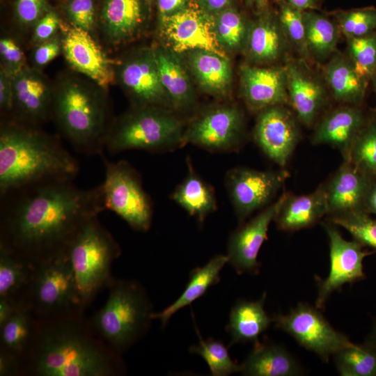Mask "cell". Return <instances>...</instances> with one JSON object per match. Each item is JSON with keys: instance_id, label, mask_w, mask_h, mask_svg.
Masks as SVG:
<instances>
[{"instance_id": "4dcf8cb0", "label": "cell", "mask_w": 376, "mask_h": 376, "mask_svg": "<svg viewBox=\"0 0 376 376\" xmlns=\"http://www.w3.org/2000/svg\"><path fill=\"white\" fill-rule=\"evenodd\" d=\"M189 63L203 89L215 95H224L230 86L232 70L226 56L207 50H194Z\"/></svg>"}, {"instance_id": "f5cc1de1", "label": "cell", "mask_w": 376, "mask_h": 376, "mask_svg": "<svg viewBox=\"0 0 376 376\" xmlns=\"http://www.w3.org/2000/svg\"><path fill=\"white\" fill-rule=\"evenodd\" d=\"M157 3L160 22L188 6V0H157Z\"/></svg>"}, {"instance_id": "1f68e13d", "label": "cell", "mask_w": 376, "mask_h": 376, "mask_svg": "<svg viewBox=\"0 0 376 376\" xmlns=\"http://www.w3.org/2000/svg\"><path fill=\"white\" fill-rule=\"evenodd\" d=\"M162 87L171 105L178 109L189 107L193 93L187 74L178 58L170 51L153 50Z\"/></svg>"}, {"instance_id": "9f6ffc18", "label": "cell", "mask_w": 376, "mask_h": 376, "mask_svg": "<svg viewBox=\"0 0 376 376\" xmlns=\"http://www.w3.org/2000/svg\"><path fill=\"white\" fill-rule=\"evenodd\" d=\"M365 212L376 214V178L368 191L365 203Z\"/></svg>"}, {"instance_id": "5bb4252c", "label": "cell", "mask_w": 376, "mask_h": 376, "mask_svg": "<svg viewBox=\"0 0 376 376\" xmlns=\"http://www.w3.org/2000/svg\"><path fill=\"white\" fill-rule=\"evenodd\" d=\"M329 241L330 269L328 276L318 283L316 307L322 308L329 295L344 284L364 278L363 260L373 252L362 249L356 240L343 238L338 230L330 224H324Z\"/></svg>"}, {"instance_id": "603a6c76", "label": "cell", "mask_w": 376, "mask_h": 376, "mask_svg": "<svg viewBox=\"0 0 376 376\" xmlns=\"http://www.w3.org/2000/svg\"><path fill=\"white\" fill-rule=\"evenodd\" d=\"M364 115L356 107L338 108L318 124L313 136L315 144H329L337 148L347 159L357 139L366 126Z\"/></svg>"}, {"instance_id": "f907efd6", "label": "cell", "mask_w": 376, "mask_h": 376, "mask_svg": "<svg viewBox=\"0 0 376 376\" xmlns=\"http://www.w3.org/2000/svg\"><path fill=\"white\" fill-rule=\"evenodd\" d=\"M14 93L12 77L1 68L0 71V109L3 114L13 118Z\"/></svg>"}, {"instance_id": "f6af8a7d", "label": "cell", "mask_w": 376, "mask_h": 376, "mask_svg": "<svg viewBox=\"0 0 376 376\" xmlns=\"http://www.w3.org/2000/svg\"><path fill=\"white\" fill-rule=\"evenodd\" d=\"M66 12L72 26L90 32L95 23L94 0H70Z\"/></svg>"}, {"instance_id": "8992f818", "label": "cell", "mask_w": 376, "mask_h": 376, "mask_svg": "<svg viewBox=\"0 0 376 376\" xmlns=\"http://www.w3.org/2000/svg\"><path fill=\"white\" fill-rule=\"evenodd\" d=\"M182 122L161 106L134 107L111 123L105 149L110 154L128 150L169 152L182 147Z\"/></svg>"}, {"instance_id": "7c38bea8", "label": "cell", "mask_w": 376, "mask_h": 376, "mask_svg": "<svg viewBox=\"0 0 376 376\" xmlns=\"http://www.w3.org/2000/svg\"><path fill=\"white\" fill-rule=\"evenodd\" d=\"M243 118L238 109L217 106L206 109L185 130L184 141L214 152L237 150L242 141Z\"/></svg>"}, {"instance_id": "60d3db41", "label": "cell", "mask_w": 376, "mask_h": 376, "mask_svg": "<svg viewBox=\"0 0 376 376\" xmlns=\"http://www.w3.org/2000/svg\"><path fill=\"white\" fill-rule=\"evenodd\" d=\"M340 31L347 38L362 37L376 30V8L367 7L335 14Z\"/></svg>"}, {"instance_id": "681fc988", "label": "cell", "mask_w": 376, "mask_h": 376, "mask_svg": "<svg viewBox=\"0 0 376 376\" xmlns=\"http://www.w3.org/2000/svg\"><path fill=\"white\" fill-rule=\"evenodd\" d=\"M62 52L61 38L55 36L38 45L33 52V60L38 67H43L54 60Z\"/></svg>"}, {"instance_id": "3957f363", "label": "cell", "mask_w": 376, "mask_h": 376, "mask_svg": "<svg viewBox=\"0 0 376 376\" xmlns=\"http://www.w3.org/2000/svg\"><path fill=\"white\" fill-rule=\"evenodd\" d=\"M79 166L60 141L36 125L3 122L0 130V195L26 187L74 180Z\"/></svg>"}, {"instance_id": "d6986e66", "label": "cell", "mask_w": 376, "mask_h": 376, "mask_svg": "<svg viewBox=\"0 0 376 376\" xmlns=\"http://www.w3.org/2000/svg\"><path fill=\"white\" fill-rule=\"evenodd\" d=\"M376 178L350 160H344L324 185L329 217L365 212L366 200Z\"/></svg>"}, {"instance_id": "7a4b0ae2", "label": "cell", "mask_w": 376, "mask_h": 376, "mask_svg": "<svg viewBox=\"0 0 376 376\" xmlns=\"http://www.w3.org/2000/svg\"><path fill=\"white\" fill-rule=\"evenodd\" d=\"M120 354L94 331L84 313L38 320L19 376H120Z\"/></svg>"}, {"instance_id": "680465c9", "label": "cell", "mask_w": 376, "mask_h": 376, "mask_svg": "<svg viewBox=\"0 0 376 376\" xmlns=\"http://www.w3.org/2000/svg\"><path fill=\"white\" fill-rule=\"evenodd\" d=\"M249 4L256 8L258 10L265 12L267 7V0H246Z\"/></svg>"}, {"instance_id": "c3c4849f", "label": "cell", "mask_w": 376, "mask_h": 376, "mask_svg": "<svg viewBox=\"0 0 376 376\" xmlns=\"http://www.w3.org/2000/svg\"><path fill=\"white\" fill-rule=\"evenodd\" d=\"M61 26L60 19L53 10H49L35 24L33 40L37 45L46 42L56 36Z\"/></svg>"}, {"instance_id": "8d00e7d4", "label": "cell", "mask_w": 376, "mask_h": 376, "mask_svg": "<svg viewBox=\"0 0 376 376\" xmlns=\"http://www.w3.org/2000/svg\"><path fill=\"white\" fill-rule=\"evenodd\" d=\"M338 372L343 376L376 375V348L352 344L333 355Z\"/></svg>"}, {"instance_id": "9c48e42d", "label": "cell", "mask_w": 376, "mask_h": 376, "mask_svg": "<svg viewBox=\"0 0 376 376\" xmlns=\"http://www.w3.org/2000/svg\"><path fill=\"white\" fill-rule=\"evenodd\" d=\"M105 175L101 184L106 209L115 212L132 228L147 231L152 224V205L136 170L126 161L103 157Z\"/></svg>"}, {"instance_id": "6f0895ef", "label": "cell", "mask_w": 376, "mask_h": 376, "mask_svg": "<svg viewBox=\"0 0 376 376\" xmlns=\"http://www.w3.org/2000/svg\"><path fill=\"white\" fill-rule=\"evenodd\" d=\"M292 7L301 11L309 10L315 8L318 0H284Z\"/></svg>"}, {"instance_id": "bcb514c9", "label": "cell", "mask_w": 376, "mask_h": 376, "mask_svg": "<svg viewBox=\"0 0 376 376\" xmlns=\"http://www.w3.org/2000/svg\"><path fill=\"white\" fill-rule=\"evenodd\" d=\"M1 68L11 77L22 70L25 66V57L19 45L11 38L0 40Z\"/></svg>"}, {"instance_id": "836d02e7", "label": "cell", "mask_w": 376, "mask_h": 376, "mask_svg": "<svg viewBox=\"0 0 376 376\" xmlns=\"http://www.w3.org/2000/svg\"><path fill=\"white\" fill-rule=\"evenodd\" d=\"M36 322L29 307L20 301L15 313L0 326V350L18 357L21 364L31 343Z\"/></svg>"}, {"instance_id": "f546056e", "label": "cell", "mask_w": 376, "mask_h": 376, "mask_svg": "<svg viewBox=\"0 0 376 376\" xmlns=\"http://www.w3.org/2000/svg\"><path fill=\"white\" fill-rule=\"evenodd\" d=\"M189 172L171 194V198L190 216L203 222L217 209L213 187L194 171L189 162Z\"/></svg>"}, {"instance_id": "d6a6232c", "label": "cell", "mask_w": 376, "mask_h": 376, "mask_svg": "<svg viewBox=\"0 0 376 376\" xmlns=\"http://www.w3.org/2000/svg\"><path fill=\"white\" fill-rule=\"evenodd\" d=\"M324 77L337 100L357 104L363 99L367 81L359 75L348 58L333 56L324 68Z\"/></svg>"}, {"instance_id": "83f0119b", "label": "cell", "mask_w": 376, "mask_h": 376, "mask_svg": "<svg viewBox=\"0 0 376 376\" xmlns=\"http://www.w3.org/2000/svg\"><path fill=\"white\" fill-rule=\"evenodd\" d=\"M266 294L255 301H238L232 308L226 327L231 340L230 345L237 343L259 342V336L273 322L264 309Z\"/></svg>"}, {"instance_id": "6125c7cd", "label": "cell", "mask_w": 376, "mask_h": 376, "mask_svg": "<svg viewBox=\"0 0 376 376\" xmlns=\"http://www.w3.org/2000/svg\"><path fill=\"white\" fill-rule=\"evenodd\" d=\"M276 1H280V2H281V1H283V0H276Z\"/></svg>"}, {"instance_id": "30bf717a", "label": "cell", "mask_w": 376, "mask_h": 376, "mask_svg": "<svg viewBox=\"0 0 376 376\" xmlns=\"http://www.w3.org/2000/svg\"><path fill=\"white\" fill-rule=\"evenodd\" d=\"M275 327L291 336L305 349L325 362L331 356L353 343L335 330L323 315L308 304L299 303L287 315L273 317Z\"/></svg>"}, {"instance_id": "8fae6325", "label": "cell", "mask_w": 376, "mask_h": 376, "mask_svg": "<svg viewBox=\"0 0 376 376\" xmlns=\"http://www.w3.org/2000/svg\"><path fill=\"white\" fill-rule=\"evenodd\" d=\"M288 176L285 171H258L245 167L229 170L225 184L240 222L267 205Z\"/></svg>"}, {"instance_id": "5b68a950", "label": "cell", "mask_w": 376, "mask_h": 376, "mask_svg": "<svg viewBox=\"0 0 376 376\" xmlns=\"http://www.w3.org/2000/svg\"><path fill=\"white\" fill-rule=\"evenodd\" d=\"M108 288L107 301L89 320L97 336L123 354L149 329L152 306L146 290L136 281L114 279Z\"/></svg>"}, {"instance_id": "44dd1931", "label": "cell", "mask_w": 376, "mask_h": 376, "mask_svg": "<svg viewBox=\"0 0 376 376\" xmlns=\"http://www.w3.org/2000/svg\"><path fill=\"white\" fill-rule=\"evenodd\" d=\"M240 75L242 95L251 109L260 111L289 102L285 67L244 65Z\"/></svg>"}, {"instance_id": "d4e9b609", "label": "cell", "mask_w": 376, "mask_h": 376, "mask_svg": "<svg viewBox=\"0 0 376 376\" xmlns=\"http://www.w3.org/2000/svg\"><path fill=\"white\" fill-rule=\"evenodd\" d=\"M289 45L278 17L265 13L249 26L244 47L253 61L269 63L283 56Z\"/></svg>"}, {"instance_id": "52a82bcc", "label": "cell", "mask_w": 376, "mask_h": 376, "mask_svg": "<svg viewBox=\"0 0 376 376\" xmlns=\"http://www.w3.org/2000/svg\"><path fill=\"white\" fill-rule=\"evenodd\" d=\"M66 253L86 309L100 291L114 280L111 269L120 255V246L95 217L79 230Z\"/></svg>"}, {"instance_id": "9a60e30c", "label": "cell", "mask_w": 376, "mask_h": 376, "mask_svg": "<svg viewBox=\"0 0 376 376\" xmlns=\"http://www.w3.org/2000/svg\"><path fill=\"white\" fill-rule=\"evenodd\" d=\"M62 52L69 65L106 89L114 79L113 61L107 57L90 32L72 25L62 26Z\"/></svg>"}, {"instance_id": "e575fe53", "label": "cell", "mask_w": 376, "mask_h": 376, "mask_svg": "<svg viewBox=\"0 0 376 376\" xmlns=\"http://www.w3.org/2000/svg\"><path fill=\"white\" fill-rule=\"evenodd\" d=\"M307 48L311 56L324 60L335 49L339 27L325 15L311 10L302 11Z\"/></svg>"}, {"instance_id": "ac0fdd59", "label": "cell", "mask_w": 376, "mask_h": 376, "mask_svg": "<svg viewBox=\"0 0 376 376\" xmlns=\"http://www.w3.org/2000/svg\"><path fill=\"white\" fill-rule=\"evenodd\" d=\"M116 75L134 107H164L169 101L160 81L153 50L143 49L134 54L120 64Z\"/></svg>"}, {"instance_id": "91938a15", "label": "cell", "mask_w": 376, "mask_h": 376, "mask_svg": "<svg viewBox=\"0 0 376 376\" xmlns=\"http://www.w3.org/2000/svg\"><path fill=\"white\" fill-rule=\"evenodd\" d=\"M372 83L373 89L376 93V74L372 77Z\"/></svg>"}, {"instance_id": "94428289", "label": "cell", "mask_w": 376, "mask_h": 376, "mask_svg": "<svg viewBox=\"0 0 376 376\" xmlns=\"http://www.w3.org/2000/svg\"><path fill=\"white\" fill-rule=\"evenodd\" d=\"M373 343H376V327L374 330L373 336Z\"/></svg>"}, {"instance_id": "6da1fadb", "label": "cell", "mask_w": 376, "mask_h": 376, "mask_svg": "<svg viewBox=\"0 0 376 376\" xmlns=\"http://www.w3.org/2000/svg\"><path fill=\"white\" fill-rule=\"evenodd\" d=\"M1 196L0 246L38 265L66 253L77 234L106 210L101 185L40 183Z\"/></svg>"}, {"instance_id": "cb8c5ba5", "label": "cell", "mask_w": 376, "mask_h": 376, "mask_svg": "<svg viewBox=\"0 0 376 376\" xmlns=\"http://www.w3.org/2000/svg\"><path fill=\"white\" fill-rule=\"evenodd\" d=\"M328 212L327 196L322 185L308 194H287L274 221L279 229L295 231L313 226Z\"/></svg>"}, {"instance_id": "74e56055", "label": "cell", "mask_w": 376, "mask_h": 376, "mask_svg": "<svg viewBox=\"0 0 376 376\" xmlns=\"http://www.w3.org/2000/svg\"><path fill=\"white\" fill-rule=\"evenodd\" d=\"M249 26L244 17L230 7L214 15V31L218 42L229 50L244 45Z\"/></svg>"}, {"instance_id": "11a10c76", "label": "cell", "mask_w": 376, "mask_h": 376, "mask_svg": "<svg viewBox=\"0 0 376 376\" xmlns=\"http://www.w3.org/2000/svg\"><path fill=\"white\" fill-rule=\"evenodd\" d=\"M19 302L8 298H0V326L15 313Z\"/></svg>"}, {"instance_id": "277c9868", "label": "cell", "mask_w": 376, "mask_h": 376, "mask_svg": "<svg viewBox=\"0 0 376 376\" xmlns=\"http://www.w3.org/2000/svg\"><path fill=\"white\" fill-rule=\"evenodd\" d=\"M103 90L93 81L74 77L54 90L52 116L74 148L87 155L102 154L111 127Z\"/></svg>"}, {"instance_id": "f35d334b", "label": "cell", "mask_w": 376, "mask_h": 376, "mask_svg": "<svg viewBox=\"0 0 376 376\" xmlns=\"http://www.w3.org/2000/svg\"><path fill=\"white\" fill-rule=\"evenodd\" d=\"M199 338V343L192 345L189 351L198 354L205 360L212 375L227 376L235 373H241V364L233 361L224 343L213 338L203 340L200 335Z\"/></svg>"}, {"instance_id": "816d5d0a", "label": "cell", "mask_w": 376, "mask_h": 376, "mask_svg": "<svg viewBox=\"0 0 376 376\" xmlns=\"http://www.w3.org/2000/svg\"><path fill=\"white\" fill-rule=\"evenodd\" d=\"M20 360L14 354L0 350V376H19Z\"/></svg>"}, {"instance_id": "be15d7a7", "label": "cell", "mask_w": 376, "mask_h": 376, "mask_svg": "<svg viewBox=\"0 0 376 376\" xmlns=\"http://www.w3.org/2000/svg\"><path fill=\"white\" fill-rule=\"evenodd\" d=\"M147 1H149V0H147Z\"/></svg>"}, {"instance_id": "d590c367", "label": "cell", "mask_w": 376, "mask_h": 376, "mask_svg": "<svg viewBox=\"0 0 376 376\" xmlns=\"http://www.w3.org/2000/svg\"><path fill=\"white\" fill-rule=\"evenodd\" d=\"M36 267L0 246V298L20 301Z\"/></svg>"}, {"instance_id": "b9f144b4", "label": "cell", "mask_w": 376, "mask_h": 376, "mask_svg": "<svg viewBox=\"0 0 376 376\" xmlns=\"http://www.w3.org/2000/svg\"><path fill=\"white\" fill-rule=\"evenodd\" d=\"M329 221L346 229L361 245L376 249V219L365 212L329 217Z\"/></svg>"}, {"instance_id": "484cf974", "label": "cell", "mask_w": 376, "mask_h": 376, "mask_svg": "<svg viewBox=\"0 0 376 376\" xmlns=\"http://www.w3.org/2000/svg\"><path fill=\"white\" fill-rule=\"evenodd\" d=\"M145 19L142 0H104L101 22L109 42L117 45L132 38Z\"/></svg>"}, {"instance_id": "e0dca14e", "label": "cell", "mask_w": 376, "mask_h": 376, "mask_svg": "<svg viewBox=\"0 0 376 376\" xmlns=\"http://www.w3.org/2000/svg\"><path fill=\"white\" fill-rule=\"evenodd\" d=\"M286 194L283 193L278 200L230 235L227 246L228 263L238 274L258 272L259 251L267 238L269 226L274 220Z\"/></svg>"}, {"instance_id": "7bdbcfd3", "label": "cell", "mask_w": 376, "mask_h": 376, "mask_svg": "<svg viewBox=\"0 0 376 376\" xmlns=\"http://www.w3.org/2000/svg\"><path fill=\"white\" fill-rule=\"evenodd\" d=\"M278 18L290 45H292L303 56H311L306 45L302 11L283 0L281 1Z\"/></svg>"}, {"instance_id": "4316f807", "label": "cell", "mask_w": 376, "mask_h": 376, "mask_svg": "<svg viewBox=\"0 0 376 376\" xmlns=\"http://www.w3.org/2000/svg\"><path fill=\"white\" fill-rule=\"evenodd\" d=\"M241 366L244 375L293 376L302 373L298 363L284 347L271 343H256Z\"/></svg>"}, {"instance_id": "ffe728a7", "label": "cell", "mask_w": 376, "mask_h": 376, "mask_svg": "<svg viewBox=\"0 0 376 376\" xmlns=\"http://www.w3.org/2000/svg\"><path fill=\"white\" fill-rule=\"evenodd\" d=\"M12 81L14 93L12 120L36 125L52 116L54 90L39 71L25 67L12 76Z\"/></svg>"}, {"instance_id": "7dc6e473", "label": "cell", "mask_w": 376, "mask_h": 376, "mask_svg": "<svg viewBox=\"0 0 376 376\" xmlns=\"http://www.w3.org/2000/svg\"><path fill=\"white\" fill-rule=\"evenodd\" d=\"M15 15L20 23L31 26L49 10L45 0H15Z\"/></svg>"}, {"instance_id": "ee69618b", "label": "cell", "mask_w": 376, "mask_h": 376, "mask_svg": "<svg viewBox=\"0 0 376 376\" xmlns=\"http://www.w3.org/2000/svg\"><path fill=\"white\" fill-rule=\"evenodd\" d=\"M357 166L376 176V125H366L354 142L349 157Z\"/></svg>"}, {"instance_id": "f1b7e54d", "label": "cell", "mask_w": 376, "mask_h": 376, "mask_svg": "<svg viewBox=\"0 0 376 376\" xmlns=\"http://www.w3.org/2000/svg\"><path fill=\"white\" fill-rule=\"evenodd\" d=\"M228 261L227 255L220 254L214 256L204 266L193 269L180 296L161 312H154L152 319L160 320L165 327L173 314L200 298L211 286L219 282L220 272Z\"/></svg>"}, {"instance_id": "7402d4cb", "label": "cell", "mask_w": 376, "mask_h": 376, "mask_svg": "<svg viewBox=\"0 0 376 376\" xmlns=\"http://www.w3.org/2000/svg\"><path fill=\"white\" fill-rule=\"evenodd\" d=\"M284 67L289 103L299 120L310 126L325 104V90L317 77L300 63L288 61Z\"/></svg>"}, {"instance_id": "db71d44e", "label": "cell", "mask_w": 376, "mask_h": 376, "mask_svg": "<svg viewBox=\"0 0 376 376\" xmlns=\"http://www.w3.org/2000/svg\"><path fill=\"white\" fill-rule=\"evenodd\" d=\"M232 0H197V4L203 10L215 15L230 7Z\"/></svg>"}, {"instance_id": "4fadbf2b", "label": "cell", "mask_w": 376, "mask_h": 376, "mask_svg": "<svg viewBox=\"0 0 376 376\" xmlns=\"http://www.w3.org/2000/svg\"><path fill=\"white\" fill-rule=\"evenodd\" d=\"M162 34L175 52L207 50L226 56L214 31V15L197 4L183 10L160 22Z\"/></svg>"}, {"instance_id": "ba28073f", "label": "cell", "mask_w": 376, "mask_h": 376, "mask_svg": "<svg viewBox=\"0 0 376 376\" xmlns=\"http://www.w3.org/2000/svg\"><path fill=\"white\" fill-rule=\"evenodd\" d=\"M20 301L38 320L84 312L67 253L36 265Z\"/></svg>"}, {"instance_id": "2e32d148", "label": "cell", "mask_w": 376, "mask_h": 376, "mask_svg": "<svg viewBox=\"0 0 376 376\" xmlns=\"http://www.w3.org/2000/svg\"><path fill=\"white\" fill-rule=\"evenodd\" d=\"M253 138L269 159L280 166H285L299 139L295 116L283 105L260 111Z\"/></svg>"}, {"instance_id": "ab89813d", "label": "cell", "mask_w": 376, "mask_h": 376, "mask_svg": "<svg viewBox=\"0 0 376 376\" xmlns=\"http://www.w3.org/2000/svg\"><path fill=\"white\" fill-rule=\"evenodd\" d=\"M347 39L349 59L366 81L376 74V33Z\"/></svg>"}]
</instances>
